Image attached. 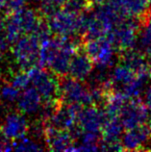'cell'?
I'll return each mask as SVG.
<instances>
[{"label":"cell","mask_w":151,"mask_h":152,"mask_svg":"<svg viewBox=\"0 0 151 152\" xmlns=\"http://www.w3.org/2000/svg\"><path fill=\"white\" fill-rule=\"evenodd\" d=\"M80 48V45L73 38H49L41 42L38 65L48 69L58 77L67 75L72 56Z\"/></svg>","instance_id":"1"},{"label":"cell","mask_w":151,"mask_h":152,"mask_svg":"<svg viewBox=\"0 0 151 152\" xmlns=\"http://www.w3.org/2000/svg\"><path fill=\"white\" fill-rule=\"evenodd\" d=\"M86 15V12L73 13L65 9H60L47 19V23L52 34L55 36L73 38L83 34Z\"/></svg>","instance_id":"2"},{"label":"cell","mask_w":151,"mask_h":152,"mask_svg":"<svg viewBox=\"0 0 151 152\" xmlns=\"http://www.w3.org/2000/svg\"><path fill=\"white\" fill-rule=\"evenodd\" d=\"M60 99L63 103L87 106L94 104L91 89L83 81L74 79L69 75L59 77Z\"/></svg>","instance_id":"3"},{"label":"cell","mask_w":151,"mask_h":152,"mask_svg":"<svg viewBox=\"0 0 151 152\" xmlns=\"http://www.w3.org/2000/svg\"><path fill=\"white\" fill-rule=\"evenodd\" d=\"M41 42L32 34L19 37L12 45V55L19 69L27 70L38 65Z\"/></svg>","instance_id":"4"},{"label":"cell","mask_w":151,"mask_h":152,"mask_svg":"<svg viewBox=\"0 0 151 152\" xmlns=\"http://www.w3.org/2000/svg\"><path fill=\"white\" fill-rule=\"evenodd\" d=\"M141 22L132 18H125L124 19L106 36L113 43L117 51L123 52L135 48L138 45L139 31Z\"/></svg>","instance_id":"5"},{"label":"cell","mask_w":151,"mask_h":152,"mask_svg":"<svg viewBox=\"0 0 151 152\" xmlns=\"http://www.w3.org/2000/svg\"><path fill=\"white\" fill-rule=\"evenodd\" d=\"M81 49L91 59L97 69H107L114 65L117 50L107 37L84 39Z\"/></svg>","instance_id":"6"},{"label":"cell","mask_w":151,"mask_h":152,"mask_svg":"<svg viewBox=\"0 0 151 152\" xmlns=\"http://www.w3.org/2000/svg\"><path fill=\"white\" fill-rule=\"evenodd\" d=\"M30 84L42 96V100H52L60 98L59 93V78L53 72H49L45 67L35 65L27 69Z\"/></svg>","instance_id":"7"},{"label":"cell","mask_w":151,"mask_h":152,"mask_svg":"<svg viewBox=\"0 0 151 152\" xmlns=\"http://www.w3.org/2000/svg\"><path fill=\"white\" fill-rule=\"evenodd\" d=\"M149 110L139 98L128 99L123 105L120 114V119L124 129L145 124L149 119Z\"/></svg>","instance_id":"8"},{"label":"cell","mask_w":151,"mask_h":152,"mask_svg":"<svg viewBox=\"0 0 151 152\" xmlns=\"http://www.w3.org/2000/svg\"><path fill=\"white\" fill-rule=\"evenodd\" d=\"M43 123V140L47 149L52 151H72L75 141L69 130L58 129L48 123Z\"/></svg>","instance_id":"9"},{"label":"cell","mask_w":151,"mask_h":152,"mask_svg":"<svg viewBox=\"0 0 151 152\" xmlns=\"http://www.w3.org/2000/svg\"><path fill=\"white\" fill-rule=\"evenodd\" d=\"M106 115L98 105L82 106L77 115L76 124L82 131L100 133Z\"/></svg>","instance_id":"10"},{"label":"cell","mask_w":151,"mask_h":152,"mask_svg":"<svg viewBox=\"0 0 151 152\" xmlns=\"http://www.w3.org/2000/svg\"><path fill=\"white\" fill-rule=\"evenodd\" d=\"M81 107L76 104H67L61 101L51 117L43 122L48 123L58 129L70 130L76 125L77 115Z\"/></svg>","instance_id":"11"},{"label":"cell","mask_w":151,"mask_h":152,"mask_svg":"<svg viewBox=\"0 0 151 152\" xmlns=\"http://www.w3.org/2000/svg\"><path fill=\"white\" fill-rule=\"evenodd\" d=\"M1 130L8 139L15 141L28 134L29 123L20 112H11L4 118Z\"/></svg>","instance_id":"12"},{"label":"cell","mask_w":151,"mask_h":152,"mask_svg":"<svg viewBox=\"0 0 151 152\" xmlns=\"http://www.w3.org/2000/svg\"><path fill=\"white\" fill-rule=\"evenodd\" d=\"M150 136L151 128L146 124L127 129V131L122 134L121 137L123 150H142L144 148V145L148 143Z\"/></svg>","instance_id":"13"},{"label":"cell","mask_w":151,"mask_h":152,"mask_svg":"<svg viewBox=\"0 0 151 152\" xmlns=\"http://www.w3.org/2000/svg\"><path fill=\"white\" fill-rule=\"evenodd\" d=\"M93 66L94 64L89 56L83 50H77L70 60L67 75L80 81H85L93 73Z\"/></svg>","instance_id":"14"},{"label":"cell","mask_w":151,"mask_h":152,"mask_svg":"<svg viewBox=\"0 0 151 152\" xmlns=\"http://www.w3.org/2000/svg\"><path fill=\"white\" fill-rule=\"evenodd\" d=\"M42 98L34 87H27L19 94L17 100L18 111L23 115H35L39 113L42 106Z\"/></svg>","instance_id":"15"},{"label":"cell","mask_w":151,"mask_h":152,"mask_svg":"<svg viewBox=\"0 0 151 152\" xmlns=\"http://www.w3.org/2000/svg\"><path fill=\"white\" fill-rule=\"evenodd\" d=\"M120 61L136 74H149L150 64L145 54L141 50H135L133 48L120 52Z\"/></svg>","instance_id":"16"},{"label":"cell","mask_w":151,"mask_h":152,"mask_svg":"<svg viewBox=\"0 0 151 152\" xmlns=\"http://www.w3.org/2000/svg\"><path fill=\"white\" fill-rule=\"evenodd\" d=\"M125 17L138 19L142 22L151 15V5L147 0H126L123 7Z\"/></svg>","instance_id":"17"},{"label":"cell","mask_w":151,"mask_h":152,"mask_svg":"<svg viewBox=\"0 0 151 152\" xmlns=\"http://www.w3.org/2000/svg\"><path fill=\"white\" fill-rule=\"evenodd\" d=\"M123 131L124 127L120 118H106L100 131L101 142H112L121 141Z\"/></svg>","instance_id":"18"},{"label":"cell","mask_w":151,"mask_h":152,"mask_svg":"<svg viewBox=\"0 0 151 152\" xmlns=\"http://www.w3.org/2000/svg\"><path fill=\"white\" fill-rule=\"evenodd\" d=\"M136 73L132 71L128 66L120 63L114 67L112 72L109 75L110 82L114 90L121 91L126 85L136 77Z\"/></svg>","instance_id":"19"},{"label":"cell","mask_w":151,"mask_h":152,"mask_svg":"<svg viewBox=\"0 0 151 152\" xmlns=\"http://www.w3.org/2000/svg\"><path fill=\"white\" fill-rule=\"evenodd\" d=\"M100 133L82 131L78 133L72 151H96L99 150L100 145Z\"/></svg>","instance_id":"20"},{"label":"cell","mask_w":151,"mask_h":152,"mask_svg":"<svg viewBox=\"0 0 151 152\" xmlns=\"http://www.w3.org/2000/svg\"><path fill=\"white\" fill-rule=\"evenodd\" d=\"M62 6L56 0H37V13L45 19H48L50 17L57 13L62 9Z\"/></svg>","instance_id":"21"},{"label":"cell","mask_w":151,"mask_h":152,"mask_svg":"<svg viewBox=\"0 0 151 152\" xmlns=\"http://www.w3.org/2000/svg\"><path fill=\"white\" fill-rule=\"evenodd\" d=\"M138 43L141 48L145 51L151 47V15L142 22L139 31Z\"/></svg>","instance_id":"22"},{"label":"cell","mask_w":151,"mask_h":152,"mask_svg":"<svg viewBox=\"0 0 151 152\" xmlns=\"http://www.w3.org/2000/svg\"><path fill=\"white\" fill-rule=\"evenodd\" d=\"M44 148L38 141L26 136L13 142V150L15 151H41Z\"/></svg>","instance_id":"23"},{"label":"cell","mask_w":151,"mask_h":152,"mask_svg":"<svg viewBox=\"0 0 151 152\" xmlns=\"http://www.w3.org/2000/svg\"><path fill=\"white\" fill-rule=\"evenodd\" d=\"M20 94V90L12 85L11 83H5L0 86V100L6 105L15 103Z\"/></svg>","instance_id":"24"},{"label":"cell","mask_w":151,"mask_h":152,"mask_svg":"<svg viewBox=\"0 0 151 152\" xmlns=\"http://www.w3.org/2000/svg\"><path fill=\"white\" fill-rule=\"evenodd\" d=\"M10 83L20 91L29 87L31 84H30V78L28 73H27V70L19 69L15 73H14L13 76H12Z\"/></svg>","instance_id":"25"},{"label":"cell","mask_w":151,"mask_h":152,"mask_svg":"<svg viewBox=\"0 0 151 152\" xmlns=\"http://www.w3.org/2000/svg\"><path fill=\"white\" fill-rule=\"evenodd\" d=\"M63 6V9L73 12V13H83V12L91 11V7L87 0H67Z\"/></svg>","instance_id":"26"},{"label":"cell","mask_w":151,"mask_h":152,"mask_svg":"<svg viewBox=\"0 0 151 152\" xmlns=\"http://www.w3.org/2000/svg\"><path fill=\"white\" fill-rule=\"evenodd\" d=\"M28 0H6L4 11L7 15L13 14L25 8Z\"/></svg>","instance_id":"27"},{"label":"cell","mask_w":151,"mask_h":152,"mask_svg":"<svg viewBox=\"0 0 151 152\" xmlns=\"http://www.w3.org/2000/svg\"><path fill=\"white\" fill-rule=\"evenodd\" d=\"M11 46H12L11 42H9L5 31H4L3 18H2V23H1V26H0V57L5 54L9 49H11Z\"/></svg>","instance_id":"28"},{"label":"cell","mask_w":151,"mask_h":152,"mask_svg":"<svg viewBox=\"0 0 151 152\" xmlns=\"http://www.w3.org/2000/svg\"><path fill=\"white\" fill-rule=\"evenodd\" d=\"M11 140H9L2 130L0 129V151H11L13 150V142H10Z\"/></svg>","instance_id":"29"},{"label":"cell","mask_w":151,"mask_h":152,"mask_svg":"<svg viewBox=\"0 0 151 152\" xmlns=\"http://www.w3.org/2000/svg\"><path fill=\"white\" fill-rule=\"evenodd\" d=\"M125 1L126 0H105L104 2L106 4H108L109 6L113 7L117 11L120 12L122 15H124L123 14V7H124Z\"/></svg>","instance_id":"30"},{"label":"cell","mask_w":151,"mask_h":152,"mask_svg":"<svg viewBox=\"0 0 151 152\" xmlns=\"http://www.w3.org/2000/svg\"><path fill=\"white\" fill-rule=\"evenodd\" d=\"M142 94H144V100H142V102L144 103L146 108L149 111H151V85L146 86Z\"/></svg>","instance_id":"31"},{"label":"cell","mask_w":151,"mask_h":152,"mask_svg":"<svg viewBox=\"0 0 151 152\" xmlns=\"http://www.w3.org/2000/svg\"><path fill=\"white\" fill-rule=\"evenodd\" d=\"M87 1L89 2L90 6L91 7V9H93L95 6H98V5H100V4L104 3L105 0H87Z\"/></svg>","instance_id":"32"},{"label":"cell","mask_w":151,"mask_h":152,"mask_svg":"<svg viewBox=\"0 0 151 152\" xmlns=\"http://www.w3.org/2000/svg\"><path fill=\"white\" fill-rule=\"evenodd\" d=\"M145 56H146V58H147L148 63L151 64V47H150V48H148L147 50H146V54H145Z\"/></svg>","instance_id":"33"},{"label":"cell","mask_w":151,"mask_h":152,"mask_svg":"<svg viewBox=\"0 0 151 152\" xmlns=\"http://www.w3.org/2000/svg\"><path fill=\"white\" fill-rule=\"evenodd\" d=\"M5 1L6 0H0V13H2L5 8Z\"/></svg>","instance_id":"34"},{"label":"cell","mask_w":151,"mask_h":152,"mask_svg":"<svg viewBox=\"0 0 151 152\" xmlns=\"http://www.w3.org/2000/svg\"><path fill=\"white\" fill-rule=\"evenodd\" d=\"M56 1H57V2H58L59 4H60L61 6H63V4H65V3H66V2L67 1V0H56Z\"/></svg>","instance_id":"35"},{"label":"cell","mask_w":151,"mask_h":152,"mask_svg":"<svg viewBox=\"0 0 151 152\" xmlns=\"http://www.w3.org/2000/svg\"><path fill=\"white\" fill-rule=\"evenodd\" d=\"M1 78H2V69L0 67V81H1Z\"/></svg>","instance_id":"36"},{"label":"cell","mask_w":151,"mask_h":152,"mask_svg":"<svg viewBox=\"0 0 151 152\" xmlns=\"http://www.w3.org/2000/svg\"><path fill=\"white\" fill-rule=\"evenodd\" d=\"M149 74H150V79H151V66H150V70H149Z\"/></svg>","instance_id":"37"},{"label":"cell","mask_w":151,"mask_h":152,"mask_svg":"<svg viewBox=\"0 0 151 152\" xmlns=\"http://www.w3.org/2000/svg\"><path fill=\"white\" fill-rule=\"evenodd\" d=\"M149 127L151 128V118H150V121H149Z\"/></svg>","instance_id":"38"},{"label":"cell","mask_w":151,"mask_h":152,"mask_svg":"<svg viewBox=\"0 0 151 152\" xmlns=\"http://www.w3.org/2000/svg\"><path fill=\"white\" fill-rule=\"evenodd\" d=\"M1 23H2V18H0V26H1Z\"/></svg>","instance_id":"39"},{"label":"cell","mask_w":151,"mask_h":152,"mask_svg":"<svg viewBox=\"0 0 151 152\" xmlns=\"http://www.w3.org/2000/svg\"><path fill=\"white\" fill-rule=\"evenodd\" d=\"M147 2H148V3L150 4V5H151V0H147Z\"/></svg>","instance_id":"40"},{"label":"cell","mask_w":151,"mask_h":152,"mask_svg":"<svg viewBox=\"0 0 151 152\" xmlns=\"http://www.w3.org/2000/svg\"><path fill=\"white\" fill-rule=\"evenodd\" d=\"M1 104H2V102H1V100H0V107H1Z\"/></svg>","instance_id":"41"},{"label":"cell","mask_w":151,"mask_h":152,"mask_svg":"<svg viewBox=\"0 0 151 152\" xmlns=\"http://www.w3.org/2000/svg\"><path fill=\"white\" fill-rule=\"evenodd\" d=\"M149 142H150V143H151V136H150V141H149Z\"/></svg>","instance_id":"42"}]
</instances>
